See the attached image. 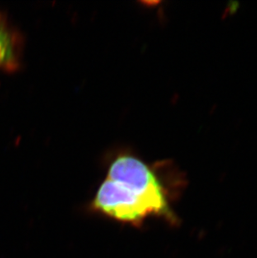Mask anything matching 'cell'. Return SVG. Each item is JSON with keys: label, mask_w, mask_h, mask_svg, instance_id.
Returning <instances> with one entry per match:
<instances>
[{"label": "cell", "mask_w": 257, "mask_h": 258, "mask_svg": "<svg viewBox=\"0 0 257 258\" xmlns=\"http://www.w3.org/2000/svg\"><path fill=\"white\" fill-rule=\"evenodd\" d=\"M107 178L119 183L149 202L155 216L177 222L170 208L165 187L152 170L132 156L117 157L109 166Z\"/></svg>", "instance_id": "6da1fadb"}, {"label": "cell", "mask_w": 257, "mask_h": 258, "mask_svg": "<svg viewBox=\"0 0 257 258\" xmlns=\"http://www.w3.org/2000/svg\"><path fill=\"white\" fill-rule=\"evenodd\" d=\"M91 207L110 218L132 224H141L150 216H155L145 199L108 178L96 191Z\"/></svg>", "instance_id": "7a4b0ae2"}, {"label": "cell", "mask_w": 257, "mask_h": 258, "mask_svg": "<svg viewBox=\"0 0 257 258\" xmlns=\"http://www.w3.org/2000/svg\"><path fill=\"white\" fill-rule=\"evenodd\" d=\"M16 54L13 34L0 19V68H15L17 63Z\"/></svg>", "instance_id": "3957f363"}]
</instances>
